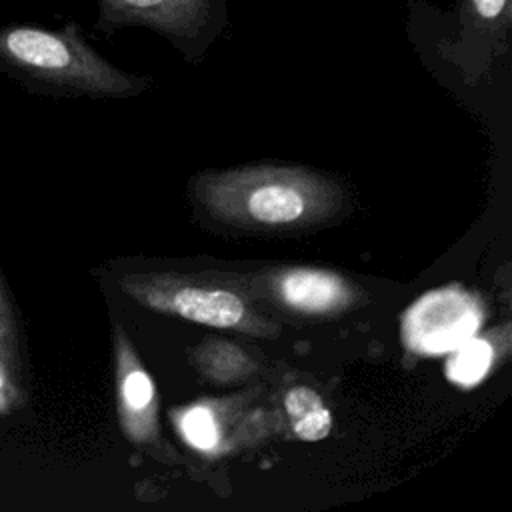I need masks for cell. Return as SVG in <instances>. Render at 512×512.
<instances>
[{"instance_id":"obj_1","label":"cell","mask_w":512,"mask_h":512,"mask_svg":"<svg viewBox=\"0 0 512 512\" xmlns=\"http://www.w3.org/2000/svg\"><path fill=\"white\" fill-rule=\"evenodd\" d=\"M194 200L214 224L242 232H298L330 222L344 192L334 178L300 166H240L206 172Z\"/></svg>"},{"instance_id":"obj_2","label":"cell","mask_w":512,"mask_h":512,"mask_svg":"<svg viewBox=\"0 0 512 512\" xmlns=\"http://www.w3.org/2000/svg\"><path fill=\"white\" fill-rule=\"evenodd\" d=\"M0 74L34 94L124 98L146 88L100 56L76 22L48 28L32 22L0 24Z\"/></svg>"},{"instance_id":"obj_3","label":"cell","mask_w":512,"mask_h":512,"mask_svg":"<svg viewBox=\"0 0 512 512\" xmlns=\"http://www.w3.org/2000/svg\"><path fill=\"white\" fill-rule=\"evenodd\" d=\"M96 30L144 26L196 56L226 26V0H96Z\"/></svg>"},{"instance_id":"obj_4","label":"cell","mask_w":512,"mask_h":512,"mask_svg":"<svg viewBox=\"0 0 512 512\" xmlns=\"http://www.w3.org/2000/svg\"><path fill=\"white\" fill-rule=\"evenodd\" d=\"M124 292H128L142 306L174 314L196 324L212 328H234L250 334L268 330V326L250 314L246 302L226 288L200 286L160 276H132L124 280Z\"/></svg>"},{"instance_id":"obj_5","label":"cell","mask_w":512,"mask_h":512,"mask_svg":"<svg viewBox=\"0 0 512 512\" xmlns=\"http://www.w3.org/2000/svg\"><path fill=\"white\" fill-rule=\"evenodd\" d=\"M484 320L476 294L444 286L420 296L402 316V342L420 356H440L472 338Z\"/></svg>"},{"instance_id":"obj_6","label":"cell","mask_w":512,"mask_h":512,"mask_svg":"<svg viewBox=\"0 0 512 512\" xmlns=\"http://www.w3.org/2000/svg\"><path fill=\"white\" fill-rule=\"evenodd\" d=\"M274 296L290 310L308 316H334L352 308L358 290L344 276L322 268H288L270 282Z\"/></svg>"},{"instance_id":"obj_7","label":"cell","mask_w":512,"mask_h":512,"mask_svg":"<svg viewBox=\"0 0 512 512\" xmlns=\"http://www.w3.org/2000/svg\"><path fill=\"white\" fill-rule=\"evenodd\" d=\"M116 394L120 422L136 442H150L158 434L156 392L148 372L138 362L126 334L116 328Z\"/></svg>"},{"instance_id":"obj_8","label":"cell","mask_w":512,"mask_h":512,"mask_svg":"<svg viewBox=\"0 0 512 512\" xmlns=\"http://www.w3.org/2000/svg\"><path fill=\"white\" fill-rule=\"evenodd\" d=\"M284 408L290 418L292 430L300 440L318 442L328 436L332 428L330 410L324 406L322 396L308 386H294L284 396Z\"/></svg>"},{"instance_id":"obj_9","label":"cell","mask_w":512,"mask_h":512,"mask_svg":"<svg viewBox=\"0 0 512 512\" xmlns=\"http://www.w3.org/2000/svg\"><path fill=\"white\" fill-rule=\"evenodd\" d=\"M494 362V348L486 338L476 334L450 350L446 362V376L460 386H474L480 382Z\"/></svg>"},{"instance_id":"obj_10","label":"cell","mask_w":512,"mask_h":512,"mask_svg":"<svg viewBox=\"0 0 512 512\" xmlns=\"http://www.w3.org/2000/svg\"><path fill=\"white\" fill-rule=\"evenodd\" d=\"M180 430H182L184 438L200 450L214 448V444L218 440V428L212 418V412L204 406L190 408L180 418Z\"/></svg>"},{"instance_id":"obj_11","label":"cell","mask_w":512,"mask_h":512,"mask_svg":"<svg viewBox=\"0 0 512 512\" xmlns=\"http://www.w3.org/2000/svg\"><path fill=\"white\" fill-rule=\"evenodd\" d=\"M24 402L18 380V360L0 350V416H8Z\"/></svg>"},{"instance_id":"obj_12","label":"cell","mask_w":512,"mask_h":512,"mask_svg":"<svg viewBox=\"0 0 512 512\" xmlns=\"http://www.w3.org/2000/svg\"><path fill=\"white\" fill-rule=\"evenodd\" d=\"M0 350L18 360V340H16V322L14 312L8 300L6 286L0 278Z\"/></svg>"}]
</instances>
